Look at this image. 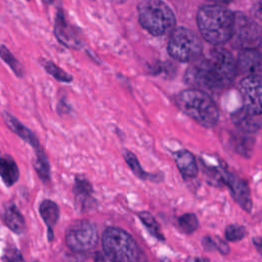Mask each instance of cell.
I'll list each match as a JSON object with an SVG mask.
<instances>
[{"mask_svg":"<svg viewBox=\"0 0 262 262\" xmlns=\"http://www.w3.org/2000/svg\"><path fill=\"white\" fill-rule=\"evenodd\" d=\"M237 73L232 54L223 47H214L205 55L190 62L183 80L191 88L219 92L228 87Z\"/></svg>","mask_w":262,"mask_h":262,"instance_id":"cell-1","label":"cell"},{"mask_svg":"<svg viewBox=\"0 0 262 262\" xmlns=\"http://www.w3.org/2000/svg\"><path fill=\"white\" fill-rule=\"evenodd\" d=\"M196 25L208 43L221 45L232 38L234 13L220 4L204 5L196 13Z\"/></svg>","mask_w":262,"mask_h":262,"instance_id":"cell-2","label":"cell"},{"mask_svg":"<svg viewBox=\"0 0 262 262\" xmlns=\"http://www.w3.org/2000/svg\"><path fill=\"white\" fill-rule=\"evenodd\" d=\"M175 102L179 110L206 128L214 127L219 111L211 96L201 89L188 88L177 94Z\"/></svg>","mask_w":262,"mask_h":262,"instance_id":"cell-3","label":"cell"},{"mask_svg":"<svg viewBox=\"0 0 262 262\" xmlns=\"http://www.w3.org/2000/svg\"><path fill=\"white\" fill-rule=\"evenodd\" d=\"M140 26L156 37L172 33L176 24L173 10L163 0H142L138 6Z\"/></svg>","mask_w":262,"mask_h":262,"instance_id":"cell-4","label":"cell"},{"mask_svg":"<svg viewBox=\"0 0 262 262\" xmlns=\"http://www.w3.org/2000/svg\"><path fill=\"white\" fill-rule=\"evenodd\" d=\"M167 51L177 61L192 62L202 56L203 43L193 31L185 27H178L170 35Z\"/></svg>","mask_w":262,"mask_h":262,"instance_id":"cell-5","label":"cell"},{"mask_svg":"<svg viewBox=\"0 0 262 262\" xmlns=\"http://www.w3.org/2000/svg\"><path fill=\"white\" fill-rule=\"evenodd\" d=\"M103 252L118 262H138L139 250L134 238L125 230L108 227L102 235Z\"/></svg>","mask_w":262,"mask_h":262,"instance_id":"cell-6","label":"cell"},{"mask_svg":"<svg viewBox=\"0 0 262 262\" xmlns=\"http://www.w3.org/2000/svg\"><path fill=\"white\" fill-rule=\"evenodd\" d=\"M235 46L244 49H256L262 43L261 26L248 15L234 13V28L232 38Z\"/></svg>","mask_w":262,"mask_h":262,"instance_id":"cell-7","label":"cell"},{"mask_svg":"<svg viewBox=\"0 0 262 262\" xmlns=\"http://www.w3.org/2000/svg\"><path fill=\"white\" fill-rule=\"evenodd\" d=\"M97 239L96 227L88 220L73 222L66 232V244L74 252H85L94 248Z\"/></svg>","mask_w":262,"mask_h":262,"instance_id":"cell-8","label":"cell"},{"mask_svg":"<svg viewBox=\"0 0 262 262\" xmlns=\"http://www.w3.org/2000/svg\"><path fill=\"white\" fill-rule=\"evenodd\" d=\"M243 107L252 115L262 116V76H247L239 82Z\"/></svg>","mask_w":262,"mask_h":262,"instance_id":"cell-9","label":"cell"},{"mask_svg":"<svg viewBox=\"0 0 262 262\" xmlns=\"http://www.w3.org/2000/svg\"><path fill=\"white\" fill-rule=\"evenodd\" d=\"M223 184H225L230 192L234 201L246 211L251 212L253 203L251 199L250 188L245 180L239 178L234 173H231L224 169L223 172Z\"/></svg>","mask_w":262,"mask_h":262,"instance_id":"cell-10","label":"cell"},{"mask_svg":"<svg viewBox=\"0 0 262 262\" xmlns=\"http://www.w3.org/2000/svg\"><path fill=\"white\" fill-rule=\"evenodd\" d=\"M54 34L56 39L69 48L80 49L82 47L81 38L74 28L67 21L63 12L60 9H58L55 14Z\"/></svg>","mask_w":262,"mask_h":262,"instance_id":"cell-11","label":"cell"},{"mask_svg":"<svg viewBox=\"0 0 262 262\" xmlns=\"http://www.w3.org/2000/svg\"><path fill=\"white\" fill-rule=\"evenodd\" d=\"M237 71L247 76L259 75L262 72V53L256 49H244L237 57Z\"/></svg>","mask_w":262,"mask_h":262,"instance_id":"cell-12","label":"cell"},{"mask_svg":"<svg viewBox=\"0 0 262 262\" xmlns=\"http://www.w3.org/2000/svg\"><path fill=\"white\" fill-rule=\"evenodd\" d=\"M232 123L244 133H254L262 128V116H255L247 112L244 107L235 111L231 115Z\"/></svg>","mask_w":262,"mask_h":262,"instance_id":"cell-13","label":"cell"},{"mask_svg":"<svg viewBox=\"0 0 262 262\" xmlns=\"http://www.w3.org/2000/svg\"><path fill=\"white\" fill-rule=\"evenodd\" d=\"M4 122L13 133H15L17 136H19L29 144H31L36 150L41 148L36 135L28 127L21 124L15 117H13L8 113H4Z\"/></svg>","mask_w":262,"mask_h":262,"instance_id":"cell-14","label":"cell"},{"mask_svg":"<svg viewBox=\"0 0 262 262\" xmlns=\"http://www.w3.org/2000/svg\"><path fill=\"white\" fill-rule=\"evenodd\" d=\"M178 170L185 178H193L198 175V165L194 156L186 150L180 149L174 154Z\"/></svg>","mask_w":262,"mask_h":262,"instance_id":"cell-15","label":"cell"},{"mask_svg":"<svg viewBox=\"0 0 262 262\" xmlns=\"http://www.w3.org/2000/svg\"><path fill=\"white\" fill-rule=\"evenodd\" d=\"M0 174L1 178L6 186H11L13 185L19 176L18 168L14 160L8 156L5 155L1 158L0 161Z\"/></svg>","mask_w":262,"mask_h":262,"instance_id":"cell-16","label":"cell"},{"mask_svg":"<svg viewBox=\"0 0 262 262\" xmlns=\"http://www.w3.org/2000/svg\"><path fill=\"white\" fill-rule=\"evenodd\" d=\"M39 210H40V215L48 228V238L52 239V236H53L52 228L58 219V207L54 202L50 200H44L40 204Z\"/></svg>","mask_w":262,"mask_h":262,"instance_id":"cell-17","label":"cell"},{"mask_svg":"<svg viewBox=\"0 0 262 262\" xmlns=\"http://www.w3.org/2000/svg\"><path fill=\"white\" fill-rule=\"evenodd\" d=\"M5 224L15 233H20L25 228V220L18 209L10 204L6 206L4 212Z\"/></svg>","mask_w":262,"mask_h":262,"instance_id":"cell-18","label":"cell"},{"mask_svg":"<svg viewBox=\"0 0 262 262\" xmlns=\"http://www.w3.org/2000/svg\"><path fill=\"white\" fill-rule=\"evenodd\" d=\"M39 62L43 67L45 72L47 74H49L50 76H52L55 80H57L59 82H63V83H70L73 81V77L70 74H68L67 72H64L63 70H61L53 61H51L49 59H45V58H40Z\"/></svg>","mask_w":262,"mask_h":262,"instance_id":"cell-19","label":"cell"},{"mask_svg":"<svg viewBox=\"0 0 262 262\" xmlns=\"http://www.w3.org/2000/svg\"><path fill=\"white\" fill-rule=\"evenodd\" d=\"M243 134H239L237 136H233V147L236 152L244 157H249L251 155V151L253 149L254 145V139L248 135L247 133L242 132Z\"/></svg>","mask_w":262,"mask_h":262,"instance_id":"cell-20","label":"cell"},{"mask_svg":"<svg viewBox=\"0 0 262 262\" xmlns=\"http://www.w3.org/2000/svg\"><path fill=\"white\" fill-rule=\"evenodd\" d=\"M34 167L40 178H42L44 181L49 179L50 177L49 162L42 148H39L36 150V160L34 162Z\"/></svg>","mask_w":262,"mask_h":262,"instance_id":"cell-21","label":"cell"},{"mask_svg":"<svg viewBox=\"0 0 262 262\" xmlns=\"http://www.w3.org/2000/svg\"><path fill=\"white\" fill-rule=\"evenodd\" d=\"M0 55L3 61L8 64V67L12 70V72L19 78L24 76V71L21 64L18 62V60L13 56V54L10 52L8 48H6L5 45H1V50H0Z\"/></svg>","mask_w":262,"mask_h":262,"instance_id":"cell-22","label":"cell"},{"mask_svg":"<svg viewBox=\"0 0 262 262\" xmlns=\"http://www.w3.org/2000/svg\"><path fill=\"white\" fill-rule=\"evenodd\" d=\"M75 194L77 198H80L82 203H84V199L90 198L92 193V186L90 182L84 176H77L75 180Z\"/></svg>","mask_w":262,"mask_h":262,"instance_id":"cell-23","label":"cell"},{"mask_svg":"<svg viewBox=\"0 0 262 262\" xmlns=\"http://www.w3.org/2000/svg\"><path fill=\"white\" fill-rule=\"evenodd\" d=\"M123 157H124L126 163L128 164L129 168L133 171V173H134L137 177H139V178H141V179H146V178L148 177V174L142 169V167L140 166V164H139V162H138L136 156H135L132 151L127 150V149H124V151H123Z\"/></svg>","mask_w":262,"mask_h":262,"instance_id":"cell-24","label":"cell"},{"mask_svg":"<svg viewBox=\"0 0 262 262\" xmlns=\"http://www.w3.org/2000/svg\"><path fill=\"white\" fill-rule=\"evenodd\" d=\"M138 217L140 218V220L142 221V223L146 226V228L148 229V231L156 236L159 239H164V235L160 230V226L157 223L156 219L154 218V216L148 213V212H140L138 214Z\"/></svg>","mask_w":262,"mask_h":262,"instance_id":"cell-25","label":"cell"},{"mask_svg":"<svg viewBox=\"0 0 262 262\" xmlns=\"http://www.w3.org/2000/svg\"><path fill=\"white\" fill-rule=\"evenodd\" d=\"M178 224L184 233H192L199 226L198 218L192 213H186L178 219Z\"/></svg>","mask_w":262,"mask_h":262,"instance_id":"cell-26","label":"cell"},{"mask_svg":"<svg viewBox=\"0 0 262 262\" xmlns=\"http://www.w3.org/2000/svg\"><path fill=\"white\" fill-rule=\"evenodd\" d=\"M224 234H225V237L227 241L237 242V241L243 239L246 236L247 230L244 226H241L237 224H230L226 227Z\"/></svg>","mask_w":262,"mask_h":262,"instance_id":"cell-27","label":"cell"},{"mask_svg":"<svg viewBox=\"0 0 262 262\" xmlns=\"http://www.w3.org/2000/svg\"><path fill=\"white\" fill-rule=\"evenodd\" d=\"M212 243H213V249L214 250H217L218 252H220L223 255H226V254L229 253V251H230L229 246L221 237H219V236L212 237Z\"/></svg>","mask_w":262,"mask_h":262,"instance_id":"cell-28","label":"cell"},{"mask_svg":"<svg viewBox=\"0 0 262 262\" xmlns=\"http://www.w3.org/2000/svg\"><path fill=\"white\" fill-rule=\"evenodd\" d=\"M6 262H25L20 253L16 249H8L5 254Z\"/></svg>","mask_w":262,"mask_h":262,"instance_id":"cell-29","label":"cell"},{"mask_svg":"<svg viewBox=\"0 0 262 262\" xmlns=\"http://www.w3.org/2000/svg\"><path fill=\"white\" fill-rule=\"evenodd\" d=\"M253 14L262 23V0H255L253 5Z\"/></svg>","mask_w":262,"mask_h":262,"instance_id":"cell-30","label":"cell"},{"mask_svg":"<svg viewBox=\"0 0 262 262\" xmlns=\"http://www.w3.org/2000/svg\"><path fill=\"white\" fill-rule=\"evenodd\" d=\"M94 262H118L117 260H115L114 258H112L111 256H108L106 253H98L95 256V260Z\"/></svg>","mask_w":262,"mask_h":262,"instance_id":"cell-31","label":"cell"},{"mask_svg":"<svg viewBox=\"0 0 262 262\" xmlns=\"http://www.w3.org/2000/svg\"><path fill=\"white\" fill-rule=\"evenodd\" d=\"M253 244H254L256 250L258 251V253L262 257V236H255V237H253Z\"/></svg>","mask_w":262,"mask_h":262,"instance_id":"cell-32","label":"cell"},{"mask_svg":"<svg viewBox=\"0 0 262 262\" xmlns=\"http://www.w3.org/2000/svg\"><path fill=\"white\" fill-rule=\"evenodd\" d=\"M185 262H207V260L200 257H188Z\"/></svg>","mask_w":262,"mask_h":262,"instance_id":"cell-33","label":"cell"},{"mask_svg":"<svg viewBox=\"0 0 262 262\" xmlns=\"http://www.w3.org/2000/svg\"><path fill=\"white\" fill-rule=\"evenodd\" d=\"M208 1H212V2H215V3H218V4H226V3H229L231 2L232 0H208Z\"/></svg>","mask_w":262,"mask_h":262,"instance_id":"cell-34","label":"cell"},{"mask_svg":"<svg viewBox=\"0 0 262 262\" xmlns=\"http://www.w3.org/2000/svg\"><path fill=\"white\" fill-rule=\"evenodd\" d=\"M45 4H52L55 0H42Z\"/></svg>","mask_w":262,"mask_h":262,"instance_id":"cell-35","label":"cell"},{"mask_svg":"<svg viewBox=\"0 0 262 262\" xmlns=\"http://www.w3.org/2000/svg\"><path fill=\"white\" fill-rule=\"evenodd\" d=\"M28 1H29V0H28Z\"/></svg>","mask_w":262,"mask_h":262,"instance_id":"cell-36","label":"cell"}]
</instances>
